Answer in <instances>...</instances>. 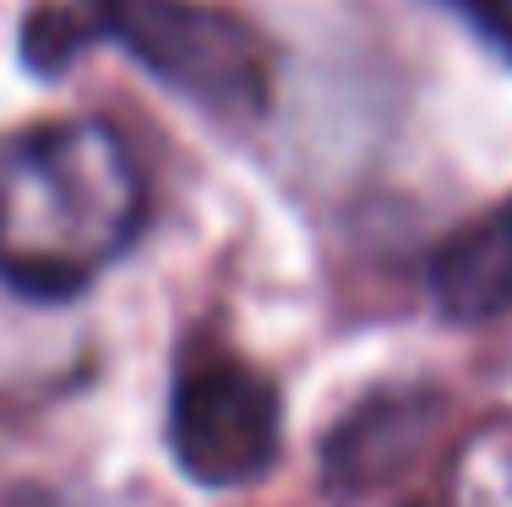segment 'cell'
Wrapping results in <instances>:
<instances>
[{"label":"cell","mask_w":512,"mask_h":507,"mask_svg":"<svg viewBox=\"0 0 512 507\" xmlns=\"http://www.w3.org/2000/svg\"><path fill=\"white\" fill-rule=\"evenodd\" d=\"M148 224V175L109 120H33L0 137V284L82 295Z\"/></svg>","instance_id":"obj_1"},{"label":"cell","mask_w":512,"mask_h":507,"mask_svg":"<svg viewBox=\"0 0 512 507\" xmlns=\"http://www.w3.org/2000/svg\"><path fill=\"white\" fill-rule=\"evenodd\" d=\"M82 39H115L164 88L218 115L267 104V44L246 17L207 0H82Z\"/></svg>","instance_id":"obj_2"},{"label":"cell","mask_w":512,"mask_h":507,"mask_svg":"<svg viewBox=\"0 0 512 507\" xmlns=\"http://www.w3.org/2000/svg\"><path fill=\"white\" fill-rule=\"evenodd\" d=\"M284 409L278 388L229 349L186 355L169 398V453L197 486L229 491L273 469Z\"/></svg>","instance_id":"obj_3"},{"label":"cell","mask_w":512,"mask_h":507,"mask_svg":"<svg viewBox=\"0 0 512 507\" xmlns=\"http://www.w3.org/2000/svg\"><path fill=\"white\" fill-rule=\"evenodd\" d=\"M436 393L404 388V393H376L360 409H349L338 420V431L322 448V475L344 497H365V491L387 486L393 475H404L409 458L431 442L436 431Z\"/></svg>","instance_id":"obj_4"},{"label":"cell","mask_w":512,"mask_h":507,"mask_svg":"<svg viewBox=\"0 0 512 507\" xmlns=\"http://www.w3.org/2000/svg\"><path fill=\"white\" fill-rule=\"evenodd\" d=\"M431 300L447 322H496L512 311V197L496 202L491 213L469 219L463 229L431 251L425 268Z\"/></svg>","instance_id":"obj_5"},{"label":"cell","mask_w":512,"mask_h":507,"mask_svg":"<svg viewBox=\"0 0 512 507\" xmlns=\"http://www.w3.org/2000/svg\"><path fill=\"white\" fill-rule=\"evenodd\" d=\"M496 55L512 60V0H447Z\"/></svg>","instance_id":"obj_6"}]
</instances>
